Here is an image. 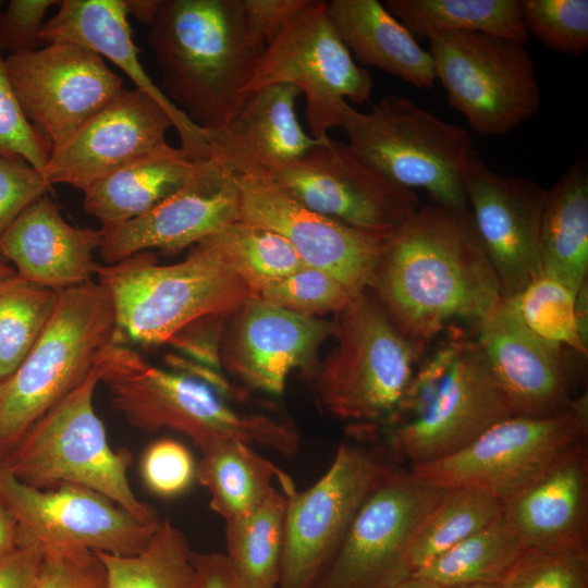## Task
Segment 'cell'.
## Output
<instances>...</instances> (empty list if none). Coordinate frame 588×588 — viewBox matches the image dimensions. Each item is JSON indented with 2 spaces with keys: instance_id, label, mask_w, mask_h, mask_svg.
Here are the masks:
<instances>
[{
  "instance_id": "obj_56",
  "label": "cell",
  "mask_w": 588,
  "mask_h": 588,
  "mask_svg": "<svg viewBox=\"0 0 588 588\" xmlns=\"http://www.w3.org/2000/svg\"><path fill=\"white\" fill-rule=\"evenodd\" d=\"M15 273L14 268L8 266L0 259V278Z\"/></svg>"
},
{
  "instance_id": "obj_8",
  "label": "cell",
  "mask_w": 588,
  "mask_h": 588,
  "mask_svg": "<svg viewBox=\"0 0 588 588\" xmlns=\"http://www.w3.org/2000/svg\"><path fill=\"white\" fill-rule=\"evenodd\" d=\"M339 112L347 144L387 179L426 191L434 205L468 207L463 173L473 140L466 128L396 95L384 96L368 112L343 100Z\"/></svg>"
},
{
  "instance_id": "obj_53",
  "label": "cell",
  "mask_w": 588,
  "mask_h": 588,
  "mask_svg": "<svg viewBox=\"0 0 588 588\" xmlns=\"http://www.w3.org/2000/svg\"><path fill=\"white\" fill-rule=\"evenodd\" d=\"M574 313L579 340L588 347V280L575 293Z\"/></svg>"
},
{
  "instance_id": "obj_14",
  "label": "cell",
  "mask_w": 588,
  "mask_h": 588,
  "mask_svg": "<svg viewBox=\"0 0 588 588\" xmlns=\"http://www.w3.org/2000/svg\"><path fill=\"white\" fill-rule=\"evenodd\" d=\"M392 466L369 449L343 443L315 483L286 495L278 588L315 585L358 510Z\"/></svg>"
},
{
  "instance_id": "obj_41",
  "label": "cell",
  "mask_w": 588,
  "mask_h": 588,
  "mask_svg": "<svg viewBox=\"0 0 588 588\" xmlns=\"http://www.w3.org/2000/svg\"><path fill=\"white\" fill-rule=\"evenodd\" d=\"M257 296L278 307L307 316L339 313L353 297L333 277L311 267L269 283Z\"/></svg>"
},
{
  "instance_id": "obj_11",
  "label": "cell",
  "mask_w": 588,
  "mask_h": 588,
  "mask_svg": "<svg viewBox=\"0 0 588 588\" xmlns=\"http://www.w3.org/2000/svg\"><path fill=\"white\" fill-rule=\"evenodd\" d=\"M588 439L587 391L562 413L546 417L511 416L461 451L411 470L439 488L474 487L501 502L539 476L563 452Z\"/></svg>"
},
{
  "instance_id": "obj_24",
  "label": "cell",
  "mask_w": 588,
  "mask_h": 588,
  "mask_svg": "<svg viewBox=\"0 0 588 588\" xmlns=\"http://www.w3.org/2000/svg\"><path fill=\"white\" fill-rule=\"evenodd\" d=\"M502 517L525 549L588 550V443L580 441L510 499Z\"/></svg>"
},
{
  "instance_id": "obj_47",
  "label": "cell",
  "mask_w": 588,
  "mask_h": 588,
  "mask_svg": "<svg viewBox=\"0 0 588 588\" xmlns=\"http://www.w3.org/2000/svg\"><path fill=\"white\" fill-rule=\"evenodd\" d=\"M56 0H11L0 14V48L9 56L34 51L44 44L40 30Z\"/></svg>"
},
{
  "instance_id": "obj_7",
  "label": "cell",
  "mask_w": 588,
  "mask_h": 588,
  "mask_svg": "<svg viewBox=\"0 0 588 588\" xmlns=\"http://www.w3.org/2000/svg\"><path fill=\"white\" fill-rule=\"evenodd\" d=\"M102 356L73 391L34 424L0 465L27 486L38 489L62 483L85 487L109 498L140 520L159 522L156 510L137 499L131 488L127 478L133 462L131 452L110 448L103 424L94 409Z\"/></svg>"
},
{
  "instance_id": "obj_18",
  "label": "cell",
  "mask_w": 588,
  "mask_h": 588,
  "mask_svg": "<svg viewBox=\"0 0 588 588\" xmlns=\"http://www.w3.org/2000/svg\"><path fill=\"white\" fill-rule=\"evenodd\" d=\"M512 416L546 417L567 409L583 380L567 347L550 343L523 322L512 298H501L467 324Z\"/></svg>"
},
{
  "instance_id": "obj_54",
  "label": "cell",
  "mask_w": 588,
  "mask_h": 588,
  "mask_svg": "<svg viewBox=\"0 0 588 588\" xmlns=\"http://www.w3.org/2000/svg\"><path fill=\"white\" fill-rule=\"evenodd\" d=\"M159 0H124L128 14L134 15L137 21L149 25L155 16Z\"/></svg>"
},
{
  "instance_id": "obj_23",
  "label": "cell",
  "mask_w": 588,
  "mask_h": 588,
  "mask_svg": "<svg viewBox=\"0 0 588 588\" xmlns=\"http://www.w3.org/2000/svg\"><path fill=\"white\" fill-rule=\"evenodd\" d=\"M225 364L250 387L271 394L284 391L289 373L308 366L334 322L297 314L260 297L240 308Z\"/></svg>"
},
{
  "instance_id": "obj_44",
  "label": "cell",
  "mask_w": 588,
  "mask_h": 588,
  "mask_svg": "<svg viewBox=\"0 0 588 588\" xmlns=\"http://www.w3.org/2000/svg\"><path fill=\"white\" fill-rule=\"evenodd\" d=\"M196 468L191 452L173 439H160L150 444L140 465L146 487L162 498L186 491L196 478Z\"/></svg>"
},
{
  "instance_id": "obj_19",
  "label": "cell",
  "mask_w": 588,
  "mask_h": 588,
  "mask_svg": "<svg viewBox=\"0 0 588 588\" xmlns=\"http://www.w3.org/2000/svg\"><path fill=\"white\" fill-rule=\"evenodd\" d=\"M463 185L502 297H515L541 275L546 189L530 179L492 171L474 149L463 173Z\"/></svg>"
},
{
  "instance_id": "obj_15",
  "label": "cell",
  "mask_w": 588,
  "mask_h": 588,
  "mask_svg": "<svg viewBox=\"0 0 588 588\" xmlns=\"http://www.w3.org/2000/svg\"><path fill=\"white\" fill-rule=\"evenodd\" d=\"M264 179L317 213L384 237L418 209L414 191L393 183L348 144L329 136Z\"/></svg>"
},
{
  "instance_id": "obj_57",
  "label": "cell",
  "mask_w": 588,
  "mask_h": 588,
  "mask_svg": "<svg viewBox=\"0 0 588 588\" xmlns=\"http://www.w3.org/2000/svg\"><path fill=\"white\" fill-rule=\"evenodd\" d=\"M452 588H499L498 585H470L462 587H452Z\"/></svg>"
},
{
  "instance_id": "obj_2",
  "label": "cell",
  "mask_w": 588,
  "mask_h": 588,
  "mask_svg": "<svg viewBox=\"0 0 588 588\" xmlns=\"http://www.w3.org/2000/svg\"><path fill=\"white\" fill-rule=\"evenodd\" d=\"M148 27L169 100L205 132L232 121L267 48L243 1L159 0Z\"/></svg>"
},
{
  "instance_id": "obj_1",
  "label": "cell",
  "mask_w": 588,
  "mask_h": 588,
  "mask_svg": "<svg viewBox=\"0 0 588 588\" xmlns=\"http://www.w3.org/2000/svg\"><path fill=\"white\" fill-rule=\"evenodd\" d=\"M369 291L420 356L454 320L470 324L502 298L469 207L434 204L384 238Z\"/></svg>"
},
{
  "instance_id": "obj_49",
  "label": "cell",
  "mask_w": 588,
  "mask_h": 588,
  "mask_svg": "<svg viewBox=\"0 0 588 588\" xmlns=\"http://www.w3.org/2000/svg\"><path fill=\"white\" fill-rule=\"evenodd\" d=\"M252 30L270 45L310 0H242Z\"/></svg>"
},
{
  "instance_id": "obj_22",
  "label": "cell",
  "mask_w": 588,
  "mask_h": 588,
  "mask_svg": "<svg viewBox=\"0 0 588 588\" xmlns=\"http://www.w3.org/2000/svg\"><path fill=\"white\" fill-rule=\"evenodd\" d=\"M170 127L172 120L157 101L137 88H123L51 150L40 174L50 186L68 184L84 191L124 164L169 146Z\"/></svg>"
},
{
  "instance_id": "obj_34",
  "label": "cell",
  "mask_w": 588,
  "mask_h": 588,
  "mask_svg": "<svg viewBox=\"0 0 588 588\" xmlns=\"http://www.w3.org/2000/svg\"><path fill=\"white\" fill-rule=\"evenodd\" d=\"M525 548L501 515L443 552L413 576L442 588L499 585Z\"/></svg>"
},
{
  "instance_id": "obj_38",
  "label": "cell",
  "mask_w": 588,
  "mask_h": 588,
  "mask_svg": "<svg viewBox=\"0 0 588 588\" xmlns=\"http://www.w3.org/2000/svg\"><path fill=\"white\" fill-rule=\"evenodd\" d=\"M59 292L21 278H0V382L9 378L49 322Z\"/></svg>"
},
{
  "instance_id": "obj_52",
  "label": "cell",
  "mask_w": 588,
  "mask_h": 588,
  "mask_svg": "<svg viewBox=\"0 0 588 588\" xmlns=\"http://www.w3.org/2000/svg\"><path fill=\"white\" fill-rule=\"evenodd\" d=\"M22 540L23 535L15 517L0 500V558L14 550Z\"/></svg>"
},
{
  "instance_id": "obj_35",
  "label": "cell",
  "mask_w": 588,
  "mask_h": 588,
  "mask_svg": "<svg viewBox=\"0 0 588 588\" xmlns=\"http://www.w3.org/2000/svg\"><path fill=\"white\" fill-rule=\"evenodd\" d=\"M93 552L105 567L107 588H191L194 552L169 519L160 522L148 544L135 555Z\"/></svg>"
},
{
  "instance_id": "obj_31",
  "label": "cell",
  "mask_w": 588,
  "mask_h": 588,
  "mask_svg": "<svg viewBox=\"0 0 588 588\" xmlns=\"http://www.w3.org/2000/svg\"><path fill=\"white\" fill-rule=\"evenodd\" d=\"M196 478L210 493V507L224 522L255 510L274 488L275 478L286 495L295 491L284 471L256 453L252 445L237 440L204 451Z\"/></svg>"
},
{
  "instance_id": "obj_6",
  "label": "cell",
  "mask_w": 588,
  "mask_h": 588,
  "mask_svg": "<svg viewBox=\"0 0 588 588\" xmlns=\"http://www.w3.org/2000/svg\"><path fill=\"white\" fill-rule=\"evenodd\" d=\"M98 282L110 293L123 338L167 343L187 323L226 316L256 296L207 236L182 261L158 265L151 250L99 266Z\"/></svg>"
},
{
  "instance_id": "obj_48",
  "label": "cell",
  "mask_w": 588,
  "mask_h": 588,
  "mask_svg": "<svg viewBox=\"0 0 588 588\" xmlns=\"http://www.w3.org/2000/svg\"><path fill=\"white\" fill-rule=\"evenodd\" d=\"M225 316L211 315L198 318L175 332L167 343L210 367L220 365L219 336L221 319Z\"/></svg>"
},
{
  "instance_id": "obj_43",
  "label": "cell",
  "mask_w": 588,
  "mask_h": 588,
  "mask_svg": "<svg viewBox=\"0 0 588 588\" xmlns=\"http://www.w3.org/2000/svg\"><path fill=\"white\" fill-rule=\"evenodd\" d=\"M51 147L24 115L5 69L0 48V156L45 169Z\"/></svg>"
},
{
  "instance_id": "obj_45",
  "label": "cell",
  "mask_w": 588,
  "mask_h": 588,
  "mask_svg": "<svg viewBox=\"0 0 588 588\" xmlns=\"http://www.w3.org/2000/svg\"><path fill=\"white\" fill-rule=\"evenodd\" d=\"M36 588H107L106 571L88 549L49 547Z\"/></svg>"
},
{
  "instance_id": "obj_33",
  "label": "cell",
  "mask_w": 588,
  "mask_h": 588,
  "mask_svg": "<svg viewBox=\"0 0 588 588\" xmlns=\"http://www.w3.org/2000/svg\"><path fill=\"white\" fill-rule=\"evenodd\" d=\"M287 497L273 488L245 516L225 522L224 553L244 588H278Z\"/></svg>"
},
{
  "instance_id": "obj_10",
  "label": "cell",
  "mask_w": 588,
  "mask_h": 588,
  "mask_svg": "<svg viewBox=\"0 0 588 588\" xmlns=\"http://www.w3.org/2000/svg\"><path fill=\"white\" fill-rule=\"evenodd\" d=\"M427 39L436 78L474 132L504 135L538 113L541 93L526 45L471 32Z\"/></svg>"
},
{
  "instance_id": "obj_27",
  "label": "cell",
  "mask_w": 588,
  "mask_h": 588,
  "mask_svg": "<svg viewBox=\"0 0 588 588\" xmlns=\"http://www.w3.org/2000/svg\"><path fill=\"white\" fill-rule=\"evenodd\" d=\"M101 243V229L69 224L59 206L45 195L2 234L0 256L13 262L21 278L60 292L91 281L99 267L94 252Z\"/></svg>"
},
{
  "instance_id": "obj_21",
  "label": "cell",
  "mask_w": 588,
  "mask_h": 588,
  "mask_svg": "<svg viewBox=\"0 0 588 588\" xmlns=\"http://www.w3.org/2000/svg\"><path fill=\"white\" fill-rule=\"evenodd\" d=\"M240 176L209 155L195 161L185 183L143 217L101 229L109 265L136 253H177L240 220Z\"/></svg>"
},
{
  "instance_id": "obj_50",
  "label": "cell",
  "mask_w": 588,
  "mask_h": 588,
  "mask_svg": "<svg viewBox=\"0 0 588 588\" xmlns=\"http://www.w3.org/2000/svg\"><path fill=\"white\" fill-rule=\"evenodd\" d=\"M44 558V547L23 537L14 550L0 558V588H36Z\"/></svg>"
},
{
  "instance_id": "obj_17",
  "label": "cell",
  "mask_w": 588,
  "mask_h": 588,
  "mask_svg": "<svg viewBox=\"0 0 588 588\" xmlns=\"http://www.w3.org/2000/svg\"><path fill=\"white\" fill-rule=\"evenodd\" d=\"M0 500L15 517L23 537L44 549L81 547L121 556L135 555L148 544L161 522L140 520L85 487L27 486L1 465Z\"/></svg>"
},
{
  "instance_id": "obj_39",
  "label": "cell",
  "mask_w": 588,
  "mask_h": 588,
  "mask_svg": "<svg viewBox=\"0 0 588 588\" xmlns=\"http://www.w3.org/2000/svg\"><path fill=\"white\" fill-rule=\"evenodd\" d=\"M526 327L539 338L587 358L575 323V293L560 281L540 275L512 297Z\"/></svg>"
},
{
  "instance_id": "obj_55",
  "label": "cell",
  "mask_w": 588,
  "mask_h": 588,
  "mask_svg": "<svg viewBox=\"0 0 588 588\" xmlns=\"http://www.w3.org/2000/svg\"><path fill=\"white\" fill-rule=\"evenodd\" d=\"M392 588H442L437 583L420 576H411Z\"/></svg>"
},
{
  "instance_id": "obj_46",
  "label": "cell",
  "mask_w": 588,
  "mask_h": 588,
  "mask_svg": "<svg viewBox=\"0 0 588 588\" xmlns=\"http://www.w3.org/2000/svg\"><path fill=\"white\" fill-rule=\"evenodd\" d=\"M50 187L40 172L27 162L0 156V237L17 216L47 195Z\"/></svg>"
},
{
  "instance_id": "obj_26",
  "label": "cell",
  "mask_w": 588,
  "mask_h": 588,
  "mask_svg": "<svg viewBox=\"0 0 588 588\" xmlns=\"http://www.w3.org/2000/svg\"><path fill=\"white\" fill-rule=\"evenodd\" d=\"M124 0H63L58 12L45 22L42 42H71L105 57L122 70L135 88L157 101L172 120L181 148L193 159L209 156L206 132L162 93L145 71L132 37Z\"/></svg>"
},
{
  "instance_id": "obj_5",
  "label": "cell",
  "mask_w": 588,
  "mask_h": 588,
  "mask_svg": "<svg viewBox=\"0 0 588 588\" xmlns=\"http://www.w3.org/2000/svg\"><path fill=\"white\" fill-rule=\"evenodd\" d=\"M123 339L112 297L102 284L91 280L60 291L45 330L15 371L0 382V461Z\"/></svg>"
},
{
  "instance_id": "obj_9",
  "label": "cell",
  "mask_w": 588,
  "mask_h": 588,
  "mask_svg": "<svg viewBox=\"0 0 588 588\" xmlns=\"http://www.w3.org/2000/svg\"><path fill=\"white\" fill-rule=\"evenodd\" d=\"M334 334L336 346L315 380L320 404L344 420L388 424L421 356L369 290L338 313Z\"/></svg>"
},
{
  "instance_id": "obj_25",
  "label": "cell",
  "mask_w": 588,
  "mask_h": 588,
  "mask_svg": "<svg viewBox=\"0 0 588 588\" xmlns=\"http://www.w3.org/2000/svg\"><path fill=\"white\" fill-rule=\"evenodd\" d=\"M302 91L289 83L252 91L238 114L225 126L206 132L209 155L240 177H265L298 159L321 139L298 122L295 105Z\"/></svg>"
},
{
  "instance_id": "obj_32",
  "label": "cell",
  "mask_w": 588,
  "mask_h": 588,
  "mask_svg": "<svg viewBox=\"0 0 588 588\" xmlns=\"http://www.w3.org/2000/svg\"><path fill=\"white\" fill-rule=\"evenodd\" d=\"M383 5L415 39L471 32L529 42L518 0H387Z\"/></svg>"
},
{
  "instance_id": "obj_4",
  "label": "cell",
  "mask_w": 588,
  "mask_h": 588,
  "mask_svg": "<svg viewBox=\"0 0 588 588\" xmlns=\"http://www.w3.org/2000/svg\"><path fill=\"white\" fill-rule=\"evenodd\" d=\"M100 382L110 391L113 408L131 426L147 432H181L201 452L231 440L289 457L299 449V436L292 425L267 415L241 413L210 385L158 368L123 342L103 354Z\"/></svg>"
},
{
  "instance_id": "obj_40",
  "label": "cell",
  "mask_w": 588,
  "mask_h": 588,
  "mask_svg": "<svg viewBox=\"0 0 588 588\" xmlns=\"http://www.w3.org/2000/svg\"><path fill=\"white\" fill-rule=\"evenodd\" d=\"M523 25L556 52L580 56L588 48L587 0H518Z\"/></svg>"
},
{
  "instance_id": "obj_36",
  "label": "cell",
  "mask_w": 588,
  "mask_h": 588,
  "mask_svg": "<svg viewBox=\"0 0 588 588\" xmlns=\"http://www.w3.org/2000/svg\"><path fill=\"white\" fill-rule=\"evenodd\" d=\"M501 513L502 502L481 489H445L416 530L411 547L414 572L493 522Z\"/></svg>"
},
{
  "instance_id": "obj_58",
  "label": "cell",
  "mask_w": 588,
  "mask_h": 588,
  "mask_svg": "<svg viewBox=\"0 0 588 588\" xmlns=\"http://www.w3.org/2000/svg\"><path fill=\"white\" fill-rule=\"evenodd\" d=\"M2 9H3V1L0 0V14H1V12H2Z\"/></svg>"
},
{
  "instance_id": "obj_13",
  "label": "cell",
  "mask_w": 588,
  "mask_h": 588,
  "mask_svg": "<svg viewBox=\"0 0 588 588\" xmlns=\"http://www.w3.org/2000/svg\"><path fill=\"white\" fill-rule=\"evenodd\" d=\"M277 83L293 84L305 95L306 119L317 139L340 127L341 101L363 103L373 88L369 71L354 61L322 0H310L267 46L247 93Z\"/></svg>"
},
{
  "instance_id": "obj_29",
  "label": "cell",
  "mask_w": 588,
  "mask_h": 588,
  "mask_svg": "<svg viewBox=\"0 0 588 588\" xmlns=\"http://www.w3.org/2000/svg\"><path fill=\"white\" fill-rule=\"evenodd\" d=\"M541 275L574 293L588 280V154L585 146L546 189L540 230Z\"/></svg>"
},
{
  "instance_id": "obj_28",
  "label": "cell",
  "mask_w": 588,
  "mask_h": 588,
  "mask_svg": "<svg viewBox=\"0 0 588 588\" xmlns=\"http://www.w3.org/2000/svg\"><path fill=\"white\" fill-rule=\"evenodd\" d=\"M329 15L344 44L366 66H375L417 88L436 83L433 61L404 25L377 0H333Z\"/></svg>"
},
{
  "instance_id": "obj_37",
  "label": "cell",
  "mask_w": 588,
  "mask_h": 588,
  "mask_svg": "<svg viewBox=\"0 0 588 588\" xmlns=\"http://www.w3.org/2000/svg\"><path fill=\"white\" fill-rule=\"evenodd\" d=\"M208 237L256 295L269 283L307 267L281 234L242 220Z\"/></svg>"
},
{
  "instance_id": "obj_30",
  "label": "cell",
  "mask_w": 588,
  "mask_h": 588,
  "mask_svg": "<svg viewBox=\"0 0 588 588\" xmlns=\"http://www.w3.org/2000/svg\"><path fill=\"white\" fill-rule=\"evenodd\" d=\"M195 161L171 145L142 156L84 189V208L101 222V229L135 220L176 192Z\"/></svg>"
},
{
  "instance_id": "obj_16",
  "label": "cell",
  "mask_w": 588,
  "mask_h": 588,
  "mask_svg": "<svg viewBox=\"0 0 588 588\" xmlns=\"http://www.w3.org/2000/svg\"><path fill=\"white\" fill-rule=\"evenodd\" d=\"M4 63L24 115L51 150L123 89L122 77L102 57L76 44L49 42L8 56Z\"/></svg>"
},
{
  "instance_id": "obj_42",
  "label": "cell",
  "mask_w": 588,
  "mask_h": 588,
  "mask_svg": "<svg viewBox=\"0 0 588 588\" xmlns=\"http://www.w3.org/2000/svg\"><path fill=\"white\" fill-rule=\"evenodd\" d=\"M499 588H588V550L524 549Z\"/></svg>"
},
{
  "instance_id": "obj_3",
  "label": "cell",
  "mask_w": 588,
  "mask_h": 588,
  "mask_svg": "<svg viewBox=\"0 0 588 588\" xmlns=\"http://www.w3.org/2000/svg\"><path fill=\"white\" fill-rule=\"evenodd\" d=\"M511 416L473 332L452 323L419 359L385 425L391 451L416 465L461 451Z\"/></svg>"
},
{
  "instance_id": "obj_12",
  "label": "cell",
  "mask_w": 588,
  "mask_h": 588,
  "mask_svg": "<svg viewBox=\"0 0 588 588\" xmlns=\"http://www.w3.org/2000/svg\"><path fill=\"white\" fill-rule=\"evenodd\" d=\"M444 491L393 465L311 588H392L413 576V539Z\"/></svg>"
},
{
  "instance_id": "obj_51",
  "label": "cell",
  "mask_w": 588,
  "mask_h": 588,
  "mask_svg": "<svg viewBox=\"0 0 588 588\" xmlns=\"http://www.w3.org/2000/svg\"><path fill=\"white\" fill-rule=\"evenodd\" d=\"M193 567L191 588H244L224 553L194 552Z\"/></svg>"
},
{
  "instance_id": "obj_20",
  "label": "cell",
  "mask_w": 588,
  "mask_h": 588,
  "mask_svg": "<svg viewBox=\"0 0 588 588\" xmlns=\"http://www.w3.org/2000/svg\"><path fill=\"white\" fill-rule=\"evenodd\" d=\"M240 220L281 234L307 267L339 281L352 295L369 290L384 236L317 213L269 180L240 177Z\"/></svg>"
}]
</instances>
